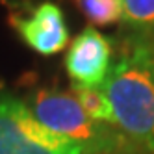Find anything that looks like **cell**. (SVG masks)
Wrapping results in <instances>:
<instances>
[{
    "instance_id": "ba28073f",
    "label": "cell",
    "mask_w": 154,
    "mask_h": 154,
    "mask_svg": "<svg viewBox=\"0 0 154 154\" xmlns=\"http://www.w3.org/2000/svg\"><path fill=\"white\" fill-rule=\"evenodd\" d=\"M123 20L136 34H154V0H123Z\"/></svg>"
},
{
    "instance_id": "277c9868",
    "label": "cell",
    "mask_w": 154,
    "mask_h": 154,
    "mask_svg": "<svg viewBox=\"0 0 154 154\" xmlns=\"http://www.w3.org/2000/svg\"><path fill=\"white\" fill-rule=\"evenodd\" d=\"M9 24L20 41L39 56H54L69 45V28L61 8L54 2H39L28 9V15L11 13Z\"/></svg>"
},
{
    "instance_id": "3957f363",
    "label": "cell",
    "mask_w": 154,
    "mask_h": 154,
    "mask_svg": "<svg viewBox=\"0 0 154 154\" xmlns=\"http://www.w3.org/2000/svg\"><path fill=\"white\" fill-rule=\"evenodd\" d=\"M0 154H91L82 145L50 132L23 100L0 93Z\"/></svg>"
},
{
    "instance_id": "9c48e42d",
    "label": "cell",
    "mask_w": 154,
    "mask_h": 154,
    "mask_svg": "<svg viewBox=\"0 0 154 154\" xmlns=\"http://www.w3.org/2000/svg\"><path fill=\"white\" fill-rule=\"evenodd\" d=\"M126 48L145 65L154 78V34H136L126 41Z\"/></svg>"
},
{
    "instance_id": "30bf717a",
    "label": "cell",
    "mask_w": 154,
    "mask_h": 154,
    "mask_svg": "<svg viewBox=\"0 0 154 154\" xmlns=\"http://www.w3.org/2000/svg\"><path fill=\"white\" fill-rule=\"evenodd\" d=\"M2 2L8 6V8H11L15 13H23V11H28V9L32 8V4H34V0H2Z\"/></svg>"
},
{
    "instance_id": "52a82bcc",
    "label": "cell",
    "mask_w": 154,
    "mask_h": 154,
    "mask_svg": "<svg viewBox=\"0 0 154 154\" xmlns=\"http://www.w3.org/2000/svg\"><path fill=\"white\" fill-rule=\"evenodd\" d=\"M89 26H109L123 20V0H72Z\"/></svg>"
},
{
    "instance_id": "6da1fadb",
    "label": "cell",
    "mask_w": 154,
    "mask_h": 154,
    "mask_svg": "<svg viewBox=\"0 0 154 154\" xmlns=\"http://www.w3.org/2000/svg\"><path fill=\"white\" fill-rule=\"evenodd\" d=\"M115 125L143 154H154V78L128 48L100 85Z\"/></svg>"
},
{
    "instance_id": "7a4b0ae2",
    "label": "cell",
    "mask_w": 154,
    "mask_h": 154,
    "mask_svg": "<svg viewBox=\"0 0 154 154\" xmlns=\"http://www.w3.org/2000/svg\"><path fill=\"white\" fill-rule=\"evenodd\" d=\"M28 108L50 132L78 143L91 154H143L117 126L87 117L71 91L37 89Z\"/></svg>"
},
{
    "instance_id": "5b68a950",
    "label": "cell",
    "mask_w": 154,
    "mask_h": 154,
    "mask_svg": "<svg viewBox=\"0 0 154 154\" xmlns=\"http://www.w3.org/2000/svg\"><path fill=\"white\" fill-rule=\"evenodd\" d=\"M112 43L95 26H85L65 54V71L76 87H100L112 69Z\"/></svg>"
},
{
    "instance_id": "8992f818",
    "label": "cell",
    "mask_w": 154,
    "mask_h": 154,
    "mask_svg": "<svg viewBox=\"0 0 154 154\" xmlns=\"http://www.w3.org/2000/svg\"><path fill=\"white\" fill-rule=\"evenodd\" d=\"M71 93L76 97L78 104L82 106V109L85 112L87 117H91L97 123L102 125H115V117H113V109L109 104L108 97L104 95V91L100 87H71Z\"/></svg>"
}]
</instances>
